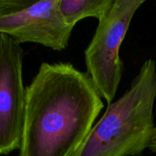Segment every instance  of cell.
Masks as SVG:
<instances>
[{"label":"cell","mask_w":156,"mask_h":156,"mask_svg":"<svg viewBox=\"0 0 156 156\" xmlns=\"http://www.w3.org/2000/svg\"><path fill=\"white\" fill-rule=\"evenodd\" d=\"M103 108L87 73L69 62H42L26 87L20 156H73Z\"/></svg>","instance_id":"1"},{"label":"cell","mask_w":156,"mask_h":156,"mask_svg":"<svg viewBox=\"0 0 156 156\" xmlns=\"http://www.w3.org/2000/svg\"><path fill=\"white\" fill-rule=\"evenodd\" d=\"M156 62L146 60L129 90L108 104L73 156H140L156 128Z\"/></svg>","instance_id":"2"},{"label":"cell","mask_w":156,"mask_h":156,"mask_svg":"<svg viewBox=\"0 0 156 156\" xmlns=\"http://www.w3.org/2000/svg\"><path fill=\"white\" fill-rule=\"evenodd\" d=\"M146 0H116L85 51L87 73L101 98L113 102L122 77L119 50L137 9Z\"/></svg>","instance_id":"3"},{"label":"cell","mask_w":156,"mask_h":156,"mask_svg":"<svg viewBox=\"0 0 156 156\" xmlns=\"http://www.w3.org/2000/svg\"><path fill=\"white\" fill-rule=\"evenodd\" d=\"M24 51L17 41L0 34V156L20 150L25 121Z\"/></svg>","instance_id":"4"},{"label":"cell","mask_w":156,"mask_h":156,"mask_svg":"<svg viewBox=\"0 0 156 156\" xmlns=\"http://www.w3.org/2000/svg\"><path fill=\"white\" fill-rule=\"evenodd\" d=\"M73 27L61 14L59 0H41L15 14L0 16V34L19 43H37L54 51L64 50Z\"/></svg>","instance_id":"5"},{"label":"cell","mask_w":156,"mask_h":156,"mask_svg":"<svg viewBox=\"0 0 156 156\" xmlns=\"http://www.w3.org/2000/svg\"><path fill=\"white\" fill-rule=\"evenodd\" d=\"M116 0H59V9L64 20L73 27L87 18L101 20L111 9Z\"/></svg>","instance_id":"6"},{"label":"cell","mask_w":156,"mask_h":156,"mask_svg":"<svg viewBox=\"0 0 156 156\" xmlns=\"http://www.w3.org/2000/svg\"><path fill=\"white\" fill-rule=\"evenodd\" d=\"M41 0H0V16L15 14Z\"/></svg>","instance_id":"7"},{"label":"cell","mask_w":156,"mask_h":156,"mask_svg":"<svg viewBox=\"0 0 156 156\" xmlns=\"http://www.w3.org/2000/svg\"><path fill=\"white\" fill-rule=\"evenodd\" d=\"M148 149H150L153 153L156 154V128L153 131V134H152V137H151V140Z\"/></svg>","instance_id":"8"}]
</instances>
